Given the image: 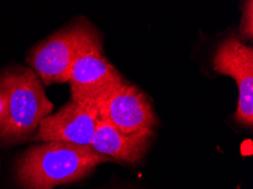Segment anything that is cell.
Here are the masks:
<instances>
[{
  "mask_svg": "<svg viewBox=\"0 0 253 189\" xmlns=\"http://www.w3.org/2000/svg\"><path fill=\"white\" fill-rule=\"evenodd\" d=\"M113 161L92 150L65 142L30 146L15 163V180L21 189H55L89 176L105 162Z\"/></svg>",
  "mask_w": 253,
  "mask_h": 189,
  "instance_id": "1",
  "label": "cell"
},
{
  "mask_svg": "<svg viewBox=\"0 0 253 189\" xmlns=\"http://www.w3.org/2000/svg\"><path fill=\"white\" fill-rule=\"evenodd\" d=\"M0 91L7 103L0 144H21L32 138L40 122L53 110L39 77L30 67H8L0 73Z\"/></svg>",
  "mask_w": 253,
  "mask_h": 189,
  "instance_id": "2",
  "label": "cell"
},
{
  "mask_svg": "<svg viewBox=\"0 0 253 189\" xmlns=\"http://www.w3.org/2000/svg\"><path fill=\"white\" fill-rule=\"evenodd\" d=\"M95 47H102L100 33L90 21L81 17L31 48L26 63L43 85L67 83L76 58Z\"/></svg>",
  "mask_w": 253,
  "mask_h": 189,
  "instance_id": "3",
  "label": "cell"
},
{
  "mask_svg": "<svg viewBox=\"0 0 253 189\" xmlns=\"http://www.w3.org/2000/svg\"><path fill=\"white\" fill-rule=\"evenodd\" d=\"M99 118L121 132H155L158 119L152 103L139 87L125 82L95 102Z\"/></svg>",
  "mask_w": 253,
  "mask_h": 189,
  "instance_id": "4",
  "label": "cell"
},
{
  "mask_svg": "<svg viewBox=\"0 0 253 189\" xmlns=\"http://www.w3.org/2000/svg\"><path fill=\"white\" fill-rule=\"evenodd\" d=\"M213 69L231 76L239 88L234 120L244 128L253 126V50L239 37H229L218 45L212 60Z\"/></svg>",
  "mask_w": 253,
  "mask_h": 189,
  "instance_id": "5",
  "label": "cell"
},
{
  "mask_svg": "<svg viewBox=\"0 0 253 189\" xmlns=\"http://www.w3.org/2000/svg\"><path fill=\"white\" fill-rule=\"evenodd\" d=\"M99 119L94 104L71 99L40 122L32 140L41 143L65 142L91 148Z\"/></svg>",
  "mask_w": 253,
  "mask_h": 189,
  "instance_id": "6",
  "label": "cell"
},
{
  "mask_svg": "<svg viewBox=\"0 0 253 189\" xmlns=\"http://www.w3.org/2000/svg\"><path fill=\"white\" fill-rule=\"evenodd\" d=\"M124 82L120 72L103 55L102 47H95L76 58L67 83L72 100L95 106L99 99Z\"/></svg>",
  "mask_w": 253,
  "mask_h": 189,
  "instance_id": "7",
  "label": "cell"
},
{
  "mask_svg": "<svg viewBox=\"0 0 253 189\" xmlns=\"http://www.w3.org/2000/svg\"><path fill=\"white\" fill-rule=\"evenodd\" d=\"M155 132L126 134L109 122L99 119L91 149L113 161L135 165L143 159L150 148Z\"/></svg>",
  "mask_w": 253,
  "mask_h": 189,
  "instance_id": "8",
  "label": "cell"
},
{
  "mask_svg": "<svg viewBox=\"0 0 253 189\" xmlns=\"http://www.w3.org/2000/svg\"><path fill=\"white\" fill-rule=\"evenodd\" d=\"M253 14H252V1L244 2L243 14L241 18L240 25V37L239 38L245 43L247 41H251L253 37Z\"/></svg>",
  "mask_w": 253,
  "mask_h": 189,
  "instance_id": "9",
  "label": "cell"
},
{
  "mask_svg": "<svg viewBox=\"0 0 253 189\" xmlns=\"http://www.w3.org/2000/svg\"><path fill=\"white\" fill-rule=\"evenodd\" d=\"M7 117V103L5 95L0 91V127L3 125Z\"/></svg>",
  "mask_w": 253,
  "mask_h": 189,
  "instance_id": "10",
  "label": "cell"
}]
</instances>
